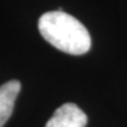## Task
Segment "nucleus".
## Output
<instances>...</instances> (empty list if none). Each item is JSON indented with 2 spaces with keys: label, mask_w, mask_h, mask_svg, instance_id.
<instances>
[{
  "label": "nucleus",
  "mask_w": 127,
  "mask_h": 127,
  "mask_svg": "<svg viewBox=\"0 0 127 127\" xmlns=\"http://www.w3.org/2000/svg\"><path fill=\"white\" fill-rule=\"evenodd\" d=\"M38 27L47 42L65 53L81 55L91 50L92 39L87 28L63 11L44 13L39 18Z\"/></svg>",
  "instance_id": "obj_1"
},
{
  "label": "nucleus",
  "mask_w": 127,
  "mask_h": 127,
  "mask_svg": "<svg viewBox=\"0 0 127 127\" xmlns=\"http://www.w3.org/2000/svg\"><path fill=\"white\" fill-rule=\"evenodd\" d=\"M87 115L75 104L66 102L54 112L45 127H86Z\"/></svg>",
  "instance_id": "obj_2"
},
{
  "label": "nucleus",
  "mask_w": 127,
  "mask_h": 127,
  "mask_svg": "<svg viewBox=\"0 0 127 127\" xmlns=\"http://www.w3.org/2000/svg\"><path fill=\"white\" fill-rule=\"evenodd\" d=\"M20 88L21 84L18 80H9L0 86V127L4 126L12 115Z\"/></svg>",
  "instance_id": "obj_3"
}]
</instances>
